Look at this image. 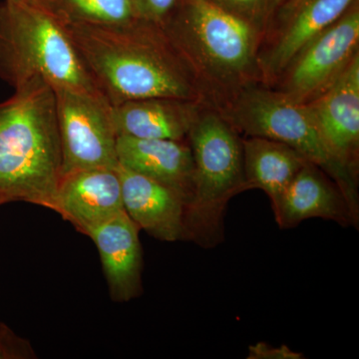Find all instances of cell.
I'll return each mask as SVG.
<instances>
[{
  "label": "cell",
  "instance_id": "6da1fadb",
  "mask_svg": "<svg viewBox=\"0 0 359 359\" xmlns=\"http://www.w3.org/2000/svg\"><path fill=\"white\" fill-rule=\"evenodd\" d=\"M60 15L82 63L111 105L152 97L207 103L192 68L162 26L142 20L99 25Z\"/></svg>",
  "mask_w": 359,
  "mask_h": 359
},
{
  "label": "cell",
  "instance_id": "7a4b0ae2",
  "mask_svg": "<svg viewBox=\"0 0 359 359\" xmlns=\"http://www.w3.org/2000/svg\"><path fill=\"white\" fill-rule=\"evenodd\" d=\"M162 27L212 107L221 109L245 87L263 83V33L210 0H180Z\"/></svg>",
  "mask_w": 359,
  "mask_h": 359
},
{
  "label": "cell",
  "instance_id": "3957f363",
  "mask_svg": "<svg viewBox=\"0 0 359 359\" xmlns=\"http://www.w3.org/2000/svg\"><path fill=\"white\" fill-rule=\"evenodd\" d=\"M62 176L54 90L33 79L0 103V204L53 209Z\"/></svg>",
  "mask_w": 359,
  "mask_h": 359
},
{
  "label": "cell",
  "instance_id": "277c9868",
  "mask_svg": "<svg viewBox=\"0 0 359 359\" xmlns=\"http://www.w3.org/2000/svg\"><path fill=\"white\" fill-rule=\"evenodd\" d=\"M53 90L101 93L49 0L0 4V79L14 89L33 79Z\"/></svg>",
  "mask_w": 359,
  "mask_h": 359
},
{
  "label": "cell",
  "instance_id": "5b68a950",
  "mask_svg": "<svg viewBox=\"0 0 359 359\" xmlns=\"http://www.w3.org/2000/svg\"><path fill=\"white\" fill-rule=\"evenodd\" d=\"M194 161L185 238L205 249L221 244L229 202L247 191L243 136L217 108L204 104L187 137Z\"/></svg>",
  "mask_w": 359,
  "mask_h": 359
},
{
  "label": "cell",
  "instance_id": "8992f818",
  "mask_svg": "<svg viewBox=\"0 0 359 359\" xmlns=\"http://www.w3.org/2000/svg\"><path fill=\"white\" fill-rule=\"evenodd\" d=\"M242 136L282 142L334 180L359 223L358 175L332 152L306 104L264 83L250 85L218 109Z\"/></svg>",
  "mask_w": 359,
  "mask_h": 359
},
{
  "label": "cell",
  "instance_id": "52a82bcc",
  "mask_svg": "<svg viewBox=\"0 0 359 359\" xmlns=\"http://www.w3.org/2000/svg\"><path fill=\"white\" fill-rule=\"evenodd\" d=\"M63 175L118 166L113 106L102 93L54 90ZM61 176V177H62Z\"/></svg>",
  "mask_w": 359,
  "mask_h": 359
},
{
  "label": "cell",
  "instance_id": "ba28073f",
  "mask_svg": "<svg viewBox=\"0 0 359 359\" xmlns=\"http://www.w3.org/2000/svg\"><path fill=\"white\" fill-rule=\"evenodd\" d=\"M358 53V1L306 45L269 87L295 102H311L334 83Z\"/></svg>",
  "mask_w": 359,
  "mask_h": 359
},
{
  "label": "cell",
  "instance_id": "9c48e42d",
  "mask_svg": "<svg viewBox=\"0 0 359 359\" xmlns=\"http://www.w3.org/2000/svg\"><path fill=\"white\" fill-rule=\"evenodd\" d=\"M358 0H297L269 23L259 50L262 80L271 86L295 56Z\"/></svg>",
  "mask_w": 359,
  "mask_h": 359
},
{
  "label": "cell",
  "instance_id": "30bf717a",
  "mask_svg": "<svg viewBox=\"0 0 359 359\" xmlns=\"http://www.w3.org/2000/svg\"><path fill=\"white\" fill-rule=\"evenodd\" d=\"M306 105L332 152L359 175V53L330 87Z\"/></svg>",
  "mask_w": 359,
  "mask_h": 359
},
{
  "label": "cell",
  "instance_id": "8fae6325",
  "mask_svg": "<svg viewBox=\"0 0 359 359\" xmlns=\"http://www.w3.org/2000/svg\"><path fill=\"white\" fill-rule=\"evenodd\" d=\"M52 210L84 235L124 212L117 167L89 168L63 175Z\"/></svg>",
  "mask_w": 359,
  "mask_h": 359
},
{
  "label": "cell",
  "instance_id": "7c38bea8",
  "mask_svg": "<svg viewBox=\"0 0 359 359\" xmlns=\"http://www.w3.org/2000/svg\"><path fill=\"white\" fill-rule=\"evenodd\" d=\"M125 212L149 235L164 242L184 241L187 200L174 189L118 165Z\"/></svg>",
  "mask_w": 359,
  "mask_h": 359
},
{
  "label": "cell",
  "instance_id": "4fadbf2b",
  "mask_svg": "<svg viewBox=\"0 0 359 359\" xmlns=\"http://www.w3.org/2000/svg\"><path fill=\"white\" fill-rule=\"evenodd\" d=\"M271 205L280 229L294 228L311 218L358 228L339 186L311 162L302 167L280 199Z\"/></svg>",
  "mask_w": 359,
  "mask_h": 359
},
{
  "label": "cell",
  "instance_id": "5bb4252c",
  "mask_svg": "<svg viewBox=\"0 0 359 359\" xmlns=\"http://www.w3.org/2000/svg\"><path fill=\"white\" fill-rule=\"evenodd\" d=\"M139 231L126 212L86 233L98 250L113 301L126 302L142 292V249Z\"/></svg>",
  "mask_w": 359,
  "mask_h": 359
},
{
  "label": "cell",
  "instance_id": "9a60e30c",
  "mask_svg": "<svg viewBox=\"0 0 359 359\" xmlns=\"http://www.w3.org/2000/svg\"><path fill=\"white\" fill-rule=\"evenodd\" d=\"M116 149L119 166L174 189L190 202L194 161L188 141L118 136Z\"/></svg>",
  "mask_w": 359,
  "mask_h": 359
},
{
  "label": "cell",
  "instance_id": "2e32d148",
  "mask_svg": "<svg viewBox=\"0 0 359 359\" xmlns=\"http://www.w3.org/2000/svg\"><path fill=\"white\" fill-rule=\"evenodd\" d=\"M204 102L152 97L113 106L118 136L141 139L187 140Z\"/></svg>",
  "mask_w": 359,
  "mask_h": 359
},
{
  "label": "cell",
  "instance_id": "e0dca14e",
  "mask_svg": "<svg viewBox=\"0 0 359 359\" xmlns=\"http://www.w3.org/2000/svg\"><path fill=\"white\" fill-rule=\"evenodd\" d=\"M247 190H263L275 204L309 162L282 142L257 136H243Z\"/></svg>",
  "mask_w": 359,
  "mask_h": 359
},
{
  "label": "cell",
  "instance_id": "ac0fdd59",
  "mask_svg": "<svg viewBox=\"0 0 359 359\" xmlns=\"http://www.w3.org/2000/svg\"><path fill=\"white\" fill-rule=\"evenodd\" d=\"M69 20L99 25H120L139 20L133 0H49Z\"/></svg>",
  "mask_w": 359,
  "mask_h": 359
},
{
  "label": "cell",
  "instance_id": "d6986e66",
  "mask_svg": "<svg viewBox=\"0 0 359 359\" xmlns=\"http://www.w3.org/2000/svg\"><path fill=\"white\" fill-rule=\"evenodd\" d=\"M224 11H228L257 28L264 36L278 0H210Z\"/></svg>",
  "mask_w": 359,
  "mask_h": 359
},
{
  "label": "cell",
  "instance_id": "ffe728a7",
  "mask_svg": "<svg viewBox=\"0 0 359 359\" xmlns=\"http://www.w3.org/2000/svg\"><path fill=\"white\" fill-rule=\"evenodd\" d=\"M180 0H133L139 20L163 26L178 6Z\"/></svg>",
  "mask_w": 359,
  "mask_h": 359
},
{
  "label": "cell",
  "instance_id": "44dd1931",
  "mask_svg": "<svg viewBox=\"0 0 359 359\" xmlns=\"http://www.w3.org/2000/svg\"><path fill=\"white\" fill-rule=\"evenodd\" d=\"M250 359H301V353H294L285 346L275 347L259 342L256 346H250Z\"/></svg>",
  "mask_w": 359,
  "mask_h": 359
},
{
  "label": "cell",
  "instance_id": "7402d4cb",
  "mask_svg": "<svg viewBox=\"0 0 359 359\" xmlns=\"http://www.w3.org/2000/svg\"><path fill=\"white\" fill-rule=\"evenodd\" d=\"M297 0H278L276 1V7L275 13H273V16H275L276 13H278V11H283V9L287 8V7H289L292 6V4H294V2H297ZM273 20V18H271Z\"/></svg>",
  "mask_w": 359,
  "mask_h": 359
},
{
  "label": "cell",
  "instance_id": "603a6c76",
  "mask_svg": "<svg viewBox=\"0 0 359 359\" xmlns=\"http://www.w3.org/2000/svg\"><path fill=\"white\" fill-rule=\"evenodd\" d=\"M2 337H1V335H0V355H4V348H6V347H4V344H2Z\"/></svg>",
  "mask_w": 359,
  "mask_h": 359
}]
</instances>
